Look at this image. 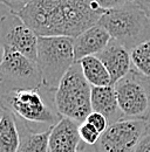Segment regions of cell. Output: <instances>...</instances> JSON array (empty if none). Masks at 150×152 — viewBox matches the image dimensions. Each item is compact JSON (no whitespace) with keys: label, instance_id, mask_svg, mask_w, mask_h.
<instances>
[{"label":"cell","instance_id":"cell-8","mask_svg":"<svg viewBox=\"0 0 150 152\" xmlns=\"http://www.w3.org/2000/svg\"><path fill=\"white\" fill-rule=\"evenodd\" d=\"M117 102L124 118H148L150 111V98L143 76L132 69L130 73L115 86Z\"/></svg>","mask_w":150,"mask_h":152},{"label":"cell","instance_id":"cell-13","mask_svg":"<svg viewBox=\"0 0 150 152\" xmlns=\"http://www.w3.org/2000/svg\"><path fill=\"white\" fill-rule=\"evenodd\" d=\"M92 109L94 113L103 115L109 125L124 118L122 114L115 88L112 86L108 87H93L92 89Z\"/></svg>","mask_w":150,"mask_h":152},{"label":"cell","instance_id":"cell-16","mask_svg":"<svg viewBox=\"0 0 150 152\" xmlns=\"http://www.w3.org/2000/svg\"><path fill=\"white\" fill-rule=\"evenodd\" d=\"M82 73L92 87H108L112 86L110 75L97 56H87L79 61Z\"/></svg>","mask_w":150,"mask_h":152},{"label":"cell","instance_id":"cell-7","mask_svg":"<svg viewBox=\"0 0 150 152\" xmlns=\"http://www.w3.org/2000/svg\"><path fill=\"white\" fill-rule=\"evenodd\" d=\"M150 129L146 119L122 118L108 126L93 146L94 152H134L137 143Z\"/></svg>","mask_w":150,"mask_h":152},{"label":"cell","instance_id":"cell-17","mask_svg":"<svg viewBox=\"0 0 150 152\" xmlns=\"http://www.w3.org/2000/svg\"><path fill=\"white\" fill-rule=\"evenodd\" d=\"M130 55L135 70L144 77H150V40L131 49Z\"/></svg>","mask_w":150,"mask_h":152},{"label":"cell","instance_id":"cell-12","mask_svg":"<svg viewBox=\"0 0 150 152\" xmlns=\"http://www.w3.org/2000/svg\"><path fill=\"white\" fill-rule=\"evenodd\" d=\"M110 41L112 37L104 27L100 23L94 25L93 27L74 38L75 61L79 62L87 56H96L108 46Z\"/></svg>","mask_w":150,"mask_h":152},{"label":"cell","instance_id":"cell-23","mask_svg":"<svg viewBox=\"0 0 150 152\" xmlns=\"http://www.w3.org/2000/svg\"><path fill=\"white\" fill-rule=\"evenodd\" d=\"M132 1L143 10V12L148 15V18L150 19V0H132Z\"/></svg>","mask_w":150,"mask_h":152},{"label":"cell","instance_id":"cell-11","mask_svg":"<svg viewBox=\"0 0 150 152\" xmlns=\"http://www.w3.org/2000/svg\"><path fill=\"white\" fill-rule=\"evenodd\" d=\"M79 128L80 124L75 121L62 117L51 129L48 152H80L82 140Z\"/></svg>","mask_w":150,"mask_h":152},{"label":"cell","instance_id":"cell-22","mask_svg":"<svg viewBox=\"0 0 150 152\" xmlns=\"http://www.w3.org/2000/svg\"><path fill=\"white\" fill-rule=\"evenodd\" d=\"M134 152H150V129L147 133L143 134V137L137 143Z\"/></svg>","mask_w":150,"mask_h":152},{"label":"cell","instance_id":"cell-10","mask_svg":"<svg viewBox=\"0 0 150 152\" xmlns=\"http://www.w3.org/2000/svg\"><path fill=\"white\" fill-rule=\"evenodd\" d=\"M96 56L102 61L107 68L110 75L112 87L132 70L130 50L114 39H112L108 46Z\"/></svg>","mask_w":150,"mask_h":152},{"label":"cell","instance_id":"cell-4","mask_svg":"<svg viewBox=\"0 0 150 152\" xmlns=\"http://www.w3.org/2000/svg\"><path fill=\"white\" fill-rule=\"evenodd\" d=\"M93 87L86 80L79 62H75L60 82L54 95V107L62 117H67L79 124L86 122L93 113Z\"/></svg>","mask_w":150,"mask_h":152},{"label":"cell","instance_id":"cell-20","mask_svg":"<svg viewBox=\"0 0 150 152\" xmlns=\"http://www.w3.org/2000/svg\"><path fill=\"white\" fill-rule=\"evenodd\" d=\"M132 0H94V2L103 11H110L115 10L118 7H122L124 5H127L128 2H130Z\"/></svg>","mask_w":150,"mask_h":152},{"label":"cell","instance_id":"cell-2","mask_svg":"<svg viewBox=\"0 0 150 152\" xmlns=\"http://www.w3.org/2000/svg\"><path fill=\"white\" fill-rule=\"evenodd\" d=\"M75 62L74 38L39 37L37 64L42 75V88L47 91L55 93Z\"/></svg>","mask_w":150,"mask_h":152},{"label":"cell","instance_id":"cell-18","mask_svg":"<svg viewBox=\"0 0 150 152\" xmlns=\"http://www.w3.org/2000/svg\"><path fill=\"white\" fill-rule=\"evenodd\" d=\"M79 131H80V137H81L82 143L88 146H94L101 137V133L99 132L92 124H89L87 122L80 124Z\"/></svg>","mask_w":150,"mask_h":152},{"label":"cell","instance_id":"cell-9","mask_svg":"<svg viewBox=\"0 0 150 152\" xmlns=\"http://www.w3.org/2000/svg\"><path fill=\"white\" fill-rule=\"evenodd\" d=\"M0 38L2 47L17 50L37 62L39 37L20 18L18 13L10 12L1 17Z\"/></svg>","mask_w":150,"mask_h":152},{"label":"cell","instance_id":"cell-5","mask_svg":"<svg viewBox=\"0 0 150 152\" xmlns=\"http://www.w3.org/2000/svg\"><path fill=\"white\" fill-rule=\"evenodd\" d=\"M1 107L12 111L24 124H42L53 128L62 116L42 97L40 89H13L4 91Z\"/></svg>","mask_w":150,"mask_h":152},{"label":"cell","instance_id":"cell-1","mask_svg":"<svg viewBox=\"0 0 150 152\" xmlns=\"http://www.w3.org/2000/svg\"><path fill=\"white\" fill-rule=\"evenodd\" d=\"M104 13L94 0H32L18 14L38 37L76 38Z\"/></svg>","mask_w":150,"mask_h":152},{"label":"cell","instance_id":"cell-21","mask_svg":"<svg viewBox=\"0 0 150 152\" xmlns=\"http://www.w3.org/2000/svg\"><path fill=\"white\" fill-rule=\"evenodd\" d=\"M32 0H1V2L6 5L11 12H14V13H19Z\"/></svg>","mask_w":150,"mask_h":152},{"label":"cell","instance_id":"cell-3","mask_svg":"<svg viewBox=\"0 0 150 152\" xmlns=\"http://www.w3.org/2000/svg\"><path fill=\"white\" fill-rule=\"evenodd\" d=\"M97 23L129 50L150 40V19L134 1L107 11Z\"/></svg>","mask_w":150,"mask_h":152},{"label":"cell","instance_id":"cell-19","mask_svg":"<svg viewBox=\"0 0 150 152\" xmlns=\"http://www.w3.org/2000/svg\"><path fill=\"white\" fill-rule=\"evenodd\" d=\"M86 122L89 123V124H92L101 134L104 132L108 129V126H109V122L107 121V118L103 115L94 113V111L87 117Z\"/></svg>","mask_w":150,"mask_h":152},{"label":"cell","instance_id":"cell-25","mask_svg":"<svg viewBox=\"0 0 150 152\" xmlns=\"http://www.w3.org/2000/svg\"><path fill=\"white\" fill-rule=\"evenodd\" d=\"M87 148H88V145H86V144H85V146H81V149H80V152H94L93 146H92V151H89Z\"/></svg>","mask_w":150,"mask_h":152},{"label":"cell","instance_id":"cell-24","mask_svg":"<svg viewBox=\"0 0 150 152\" xmlns=\"http://www.w3.org/2000/svg\"><path fill=\"white\" fill-rule=\"evenodd\" d=\"M143 82H144V84H146V88H147V90H148V94H149V98H150V77H144V76H143ZM147 121L150 123V111H149V115H148Z\"/></svg>","mask_w":150,"mask_h":152},{"label":"cell","instance_id":"cell-14","mask_svg":"<svg viewBox=\"0 0 150 152\" xmlns=\"http://www.w3.org/2000/svg\"><path fill=\"white\" fill-rule=\"evenodd\" d=\"M21 143L18 119L12 111L1 107L0 152H18Z\"/></svg>","mask_w":150,"mask_h":152},{"label":"cell","instance_id":"cell-15","mask_svg":"<svg viewBox=\"0 0 150 152\" xmlns=\"http://www.w3.org/2000/svg\"><path fill=\"white\" fill-rule=\"evenodd\" d=\"M18 125L21 134V143L18 152H48V142L52 128L38 132L29 129L20 121H18Z\"/></svg>","mask_w":150,"mask_h":152},{"label":"cell","instance_id":"cell-6","mask_svg":"<svg viewBox=\"0 0 150 152\" xmlns=\"http://www.w3.org/2000/svg\"><path fill=\"white\" fill-rule=\"evenodd\" d=\"M0 74L2 93L13 89L42 88V75L37 62L8 47H2Z\"/></svg>","mask_w":150,"mask_h":152}]
</instances>
